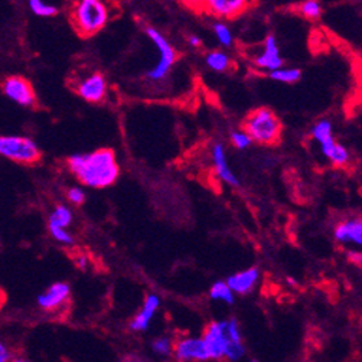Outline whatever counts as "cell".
<instances>
[{"instance_id":"2","label":"cell","mask_w":362,"mask_h":362,"mask_svg":"<svg viewBox=\"0 0 362 362\" xmlns=\"http://www.w3.org/2000/svg\"><path fill=\"white\" fill-rule=\"evenodd\" d=\"M71 19L81 36H93L104 29L110 19V11L104 0H76Z\"/></svg>"},{"instance_id":"26","label":"cell","mask_w":362,"mask_h":362,"mask_svg":"<svg viewBox=\"0 0 362 362\" xmlns=\"http://www.w3.org/2000/svg\"><path fill=\"white\" fill-rule=\"evenodd\" d=\"M214 32L216 35V38L224 45V47H231L233 45V33L227 25L223 22H216L214 25Z\"/></svg>"},{"instance_id":"3","label":"cell","mask_w":362,"mask_h":362,"mask_svg":"<svg viewBox=\"0 0 362 362\" xmlns=\"http://www.w3.org/2000/svg\"><path fill=\"white\" fill-rule=\"evenodd\" d=\"M244 132L252 141L260 144H274L281 134V123L269 108H257L244 122Z\"/></svg>"},{"instance_id":"17","label":"cell","mask_w":362,"mask_h":362,"mask_svg":"<svg viewBox=\"0 0 362 362\" xmlns=\"http://www.w3.org/2000/svg\"><path fill=\"white\" fill-rule=\"evenodd\" d=\"M322 152L323 155L329 158L331 162L337 166H345L349 162V153L348 151L342 146V144L337 143L334 137H329L327 140H323L320 143Z\"/></svg>"},{"instance_id":"8","label":"cell","mask_w":362,"mask_h":362,"mask_svg":"<svg viewBox=\"0 0 362 362\" xmlns=\"http://www.w3.org/2000/svg\"><path fill=\"white\" fill-rule=\"evenodd\" d=\"M252 0H205L204 11L220 19H234L243 15Z\"/></svg>"},{"instance_id":"23","label":"cell","mask_w":362,"mask_h":362,"mask_svg":"<svg viewBox=\"0 0 362 362\" xmlns=\"http://www.w3.org/2000/svg\"><path fill=\"white\" fill-rule=\"evenodd\" d=\"M49 223L58 224L61 227H69V224L72 223V212L68 206L65 205H58L54 212L49 216Z\"/></svg>"},{"instance_id":"27","label":"cell","mask_w":362,"mask_h":362,"mask_svg":"<svg viewBox=\"0 0 362 362\" xmlns=\"http://www.w3.org/2000/svg\"><path fill=\"white\" fill-rule=\"evenodd\" d=\"M244 352H245V349H244V346H243L241 342H233V341H230L228 345H227V349H226L224 356H227V358L231 359V361H238V359L244 355Z\"/></svg>"},{"instance_id":"21","label":"cell","mask_w":362,"mask_h":362,"mask_svg":"<svg viewBox=\"0 0 362 362\" xmlns=\"http://www.w3.org/2000/svg\"><path fill=\"white\" fill-rule=\"evenodd\" d=\"M206 64L211 69H214L216 72H224L230 68L231 59L227 54H224L221 51H214L206 55Z\"/></svg>"},{"instance_id":"15","label":"cell","mask_w":362,"mask_h":362,"mask_svg":"<svg viewBox=\"0 0 362 362\" xmlns=\"http://www.w3.org/2000/svg\"><path fill=\"white\" fill-rule=\"evenodd\" d=\"M212 159H214V168L216 175H218L224 182H227L228 185L233 187H238V180L237 176L231 172L228 163H227V158H226V152L223 144H215L214 149H212Z\"/></svg>"},{"instance_id":"32","label":"cell","mask_w":362,"mask_h":362,"mask_svg":"<svg viewBox=\"0 0 362 362\" xmlns=\"http://www.w3.org/2000/svg\"><path fill=\"white\" fill-rule=\"evenodd\" d=\"M179 2L194 12H202L205 6V0H179Z\"/></svg>"},{"instance_id":"7","label":"cell","mask_w":362,"mask_h":362,"mask_svg":"<svg viewBox=\"0 0 362 362\" xmlns=\"http://www.w3.org/2000/svg\"><path fill=\"white\" fill-rule=\"evenodd\" d=\"M204 342L211 359L224 358L227 345L230 342L227 335V322H212L208 325L204 334Z\"/></svg>"},{"instance_id":"24","label":"cell","mask_w":362,"mask_h":362,"mask_svg":"<svg viewBox=\"0 0 362 362\" xmlns=\"http://www.w3.org/2000/svg\"><path fill=\"white\" fill-rule=\"evenodd\" d=\"M48 226H49L51 235L54 237L55 241H58L61 244H65V245H71L72 243H74V238H72V235L69 234V231L65 227H61V226L54 224V223H49Z\"/></svg>"},{"instance_id":"29","label":"cell","mask_w":362,"mask_h":362,"mask_svg":"<svg viewBox=\"0 0 362 362\" xmlns=\"http://www.w3.org/2000/svg\"><path fill=\"white\" fill-rule=\"evenodd\" d=\"M153 351L159 355H170L172 341L169 338H159L153 342Z\"/></svg>"},{"instance_id":"4","label":"cell","mask_w":362,"mask_h":362,"mask_svg":"<svg viewBox=\"0 0 362 362\" xmlns=\"http://www.w3.org/2000/svg\"><path fill=\"white\" fill-rule=\"evenodd\" d=\"M0 156L22 165L41 159V151L32 139L23 136H0Z\"/></svg>"},{"instance_id":"36","label":"cell","mask_w":362,"mask_h":362,"mask_svg":"<svg viewBox=\"0 0 362 362\" xmlns=\"http://www.w3.org/2000/svg\"><path fill=\"white\" fill-rule=\"evenodd\" d=\"M349 257H351V260H352L354 263H356V264L361 263V255H359V252H356V255H354V252H351Z\"/></svg>"},{"instance_id":"35","label":"cell","mask_w":362,"mask_h":362,"mask_svg":"<svg viewBox=\"0 0 362 362\" xmlns=\"http://www.w3.org/2000/svg\"><path fill=\"white\" fill-rule=\"evenodd\" d=\"M77 266L80 267V269H86L87 267V259L86 257H80V259H77Z\"/></svg>"},{"instance_id":"13","label":"cell","mask_w":362,"mask_h":362,"mask_svg":"<svg viewBox=\"0 0 362 362\" xmlns=\"http://www.w3.org/2000/svg\"><path fill=\"white\" fill-rule=\"evenodd\" d=\"M256 65L259 68L273 71L283 65V59L280 57V51L277 47V41L273 35L267 36L264 42V52L256 58Z\"/></svg>"},{"instance_id":"31","label":"cell","mask_w":362,"mask_h":362,"mask_svg":"<svg viewBox=\"0 0 362 362\" xmlns=\"http://www.w3.org/2000/svg\"><path fill=\"white\" fill-rule=\"evenodd\" d=\"M68 199H69L72 204L81 205V204L86 201V194H84L80 188H71V189L68 191Z\"/></svg>"},{"instance_id":"28","label":"cell","mask_w":362,"mask_h":362,"mask_svg":"<svg viewBox=\"0 0 362 362\" xmlns=\"http://www.w3.org/2000/svg\"><path fill=\"white\" fill-rule=\"evenodd\" d=\"M231 140L234 143V146L238 149H247L251 144V137L245 132H234L231 134Z\"/></svg>"},{"instance_id":"9","label":"cell","mask_w":362,"mask_h":362,"mask_svg":"<svg viewBox=\"0 0 362 362\" xmlns=\"http://www.w3.org/2000/svg\"><path fill=\"white\" fill-rule=\"evenodd\" d=\"M175 355L180 361H206L211 359L202 338H187L175 346Z\"/></svg>"},{"instance_id":"18","label":"cell","mask_w":362,"mask_h":362,"mask_svg":"<svg viewBox=\"0 0 362 362\" xmlns=\"http://www.w3.org/2000/svg\"><path fill=\"white\" fill-rule=\"evenodd\" d=\"M302 72L300 69L296 68H277L270 71V77L274 81H280V83H286V84H292L300 80Z\"/></svg>"},{"instance_id":"25","label":"cell","mask_w":362,"mask_h":362,"mask_svg":"<svg viewBox=\"0 0 362 362\" xmlns=\"http://www.w3.org/2000/svg\"><path fill=\"white\" fill-rule=\"evenodd\" d=\"M312 136L316 141L322 143L323 140H327L332 137V124L328 120H322L319 122L313 129H312Z\"/></svg>"},{"instance_id":"22","label":"cell","mask_w":362,"mask_h":362,"mask_svg":"<svg viewBox=\"0 0 362 362\" xmlns=\"http://www.w3.org/2000/svg\"><path fill=\"white\" fill-rule=\"evenodd\" d=\"M299 13L310 21H316L322 15V5L319 0H305L299 6H298Z\"/></svg>"},{"instance_id":"11","label":"cell","mask_w":362,"mask_h":362,"mask_svg":"<svg viewBox=\"0 0 362 362\" xmlns=\"http://www.w3.org/2000/svg\"><path fill=\"white\" fill-rule=\"evenodd\" d=\"M81 98L90 103H98L104 98L107 91V83L103 74H93L78 84L77 88Z\"/></svg>"},{"instance_id":"30","label":"cell","mask_w":362,"mask_h":362,"mask_svg":"<svg viewBox=\"0 0 362 362\" xmlns=\"http://www.w3.org/2000/svg\"><path fill=\"white\" fill-rule=\"evenodd\" d=\"M227 335H228V339L233 341V342H241V334H240V327L237 320H230L227 322Z\"/></svg>"},{"instance_id":"12","label":"cell","mask_w":362,"mask_h":362,"mask_svg":"<svg viewBox=\"0 0 362 362\" xmlns=\"http://www.w3.org/2000/svg\"><path fill=\"white\" fill-rule=\"evenodd\" d=\"M259 277H260L259 269L251 267L228 277L227 284L230 286V288L234 293L247 295L248 292L252 291V287L256 286V283L259 281Z\"/></svg>"},{"instance_id":"34","label":"cell","mask_w":362,"mask_h":362,"mask_svg":"<svg viewBox=\"0 0 362 362\" xmlns=\"http://www.w3.org/2000/svg\"><path fill=\"white\" fill-rule=\"evenodd\" d=\"M189 44H191L192 47H199V45H201V40L198 38V36L191 35V36H189Z\"/></svg>"},{"instance_id":"1","label":"cell","mask_w":362,"mask_h":362,"mask_svg":"<svg viewBox=\"0 0 362 362\" xmlns=\"http://www.w3.org/2000/svg\"><path fill=\"white\" fill-rule=\"evenodd\" d=\"M68 168L83 185L90 188H107L119 177V165L110 149L71 156Z\"/></svg>"},{"instance_id":"16","label":"cell","mask_w":362,"mask_h":362,"mask_svg":"<svg viewBox=\"0 0 362 362\" xmlns=\"http://www.w3.org/2000/svg\"><path fill=\"white\" fill-rule=\"evenodd\" d=\"M335 238L339 243L362 244V223L361 220H349L341 223L335 230Z\"/></svg>"},{"instance_id":"6","label":"cell","mask_w":362,"mask_h":362,"mask_svg":"<svg viewBox=\"0 0 362 362\" xmlns=\"http://www.w3.org/2000/svg\"><path fill=\"white\" fill-rule=\"evenodd\" d=\"M2 91L9 100L22 107H32L36 101L32 84L21 76H12L5 78L2 83Z\"/></svg>"},{"instance_id":"10","label":"cell","mask_w":362,"mask_h":362,"mask_svg":"<svg viewBox=\"0 0 362 362\" xmlns=\"http://www.w3.org/2000/svg\"><path fill=\"white\" fill-rule=\"evenodd\" d=\"M69 295H71L69 284L64 281H58V283H54L44 293L38 296V305L44 310H55L69 299Z\"/></svg>"},{"instance_id":"14","label":"cell","mask_w":362,"mask_h":362,"mask_svg":"<svg viewBox=\"0 0 362 362\" xmlns=\"http://www.w3.org/2000/svg\"><path fill=\"white\" fill-rule=\"evenodd\" d=\"M160 305V300L156 295H151L144 300L143 309L139 312V315L132 320L130 323V328L132 331H146L151 325L152 317L155 316L158 308Z\"/></svg>"},{"instance_id":"33","label":"cell","mask_w":362,"mask_h":362,"mask_svg":"<svg viewBox=\"0 0 362 362\" xmlns=\"http://www.w3.org/2000/svg\"><path fill=\"white\" fill-rule=\"evenodd\" d=\"M9 359H11L9 349L2 342H0V362H6Z\"/></svg>"},{"instance_id":"5","label":"cell","mask_w":362,"mask_h":362,"mask_svg":"<svg viewBox=\"0 0 362 362\" xmlns=\"http://www.w3.org/2000/svg\"><path fill=\"white\" fill-rule=\"evenodd\" d=\"M146 33L159 51V61L155 65V68L149 71L148 77L153 81H159L168 76V72L170 71V68L173 66V64L177 59V54H176L175 48L169 44V41L165 38V36L155 28H148Z\"/></svg>"},{"instance_id":"19","label":"cell","mask_w":362,"mask_h":362,"mask_svg":"<svg viewBox=\"0 0 362 362\" xmlns=\"http://www.w3.org/2000/svg\"><path fill=\"white\" fill-rule=\"evenodd\" d=\"M28 6L33 15L40 18H52L58 13V8L45 0H28Z\"/></svg>"},{"instance_id":"20","label":"cell","mask_w":362,"mask_h":362,"mask_svg":"<svg viewBox=\"0 0 362 362\" xmlns=\"http://www.w3.org/2000/svg\"><path fill=\"white\" fill-rule=\"evenodd\" d=\"M211 299L221 300L226 303H234V292L230 288V286L226 281H216L209 292Z\"/></svg>"}]
</instances>
